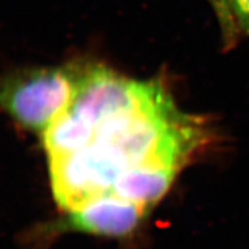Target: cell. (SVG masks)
Listing matches in <instances>:
<instances>
[{"label":"cell","mask_w":249,"mask_h":249,"mask_svg":"<svg viewBox=\"0 0 249 249\" xmlns=\"http://www.w3.org/2000/svg\"><path fill=\"white\" fill-rule=\"evenodd\" d=\"M82 70L83 62H73L1 71L0 111L42 138L75 96Z\"/></svg>","instance_id":"cell-2"},{"label":"cell","mask_w":249,"mask_h":249,"mask_svg":"<svg viewBox=\"0 0 249 249\" xmlns=\"http://www.w3.org/2000/svg\"><path fill=\"white\" fill-rule=\"evenodd\" d=\"M42 140L54 200L67 213L112 196L134 172L180 173L222 138L210 118L182 110L160 77L83 62L75 96Z\"/></svg>","instance_id":"cell-1"},{"label":"cell","mask_w":249,"mask_h":249,"mask_svg":"<svg viewBox=\"0 0 249 249\" xmlns=\"http://www.w3.org/2000/svg\"><path fill=\"white\" fill-rule=\"evenodd\" d=\"M230 13L238 39L249 35V0H230Z\"/></svg>","instance_id":"cell-5"},{"label":"cell","mask_w":249,"mask_h":249,"mask_svg":"<svg viewBox=\"0 0 249 249\" xmlns=\"http://www.w3.org/2000/svg\"><path fill=\"white\" fill-rule=\"evenodd\" d=\"M147 209L117 196H102L67 213L65 225L96 235L124 236L133 232Z\"/></svg>","instance_id":"cell-3"},{"label":"cell","mask_w":249,"mask_h":249,"mask_svg":"<svg viewBox=\"0 0 249 249\" xmlns=\"http://www.w3.org/2000/svg\"><path fill=\"white\" fill-rule=\"evenodd\" d=\"M209 1L219 21L225 46H233L238 42V37L234 33L231 13H230V0H209Z\"/></svg>","instance_id":"cell-4"}]
</instances>
